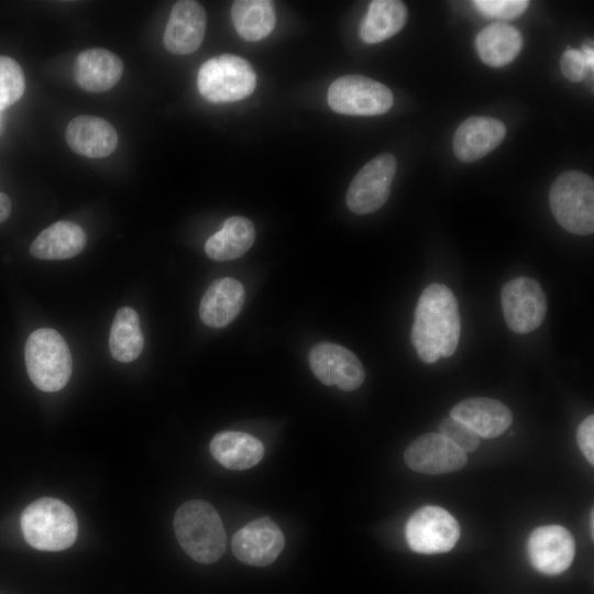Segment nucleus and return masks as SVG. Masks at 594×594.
<instances>
[{
	"instance_id": "7",
	"label": "nucleus",
	"mask_w": 594,
	"mask_h": 594,
	"mask_svg": "<svg viewBox=\"0 0 594 594\" xmlns=\"http://www.w3.org/2000/svg\"><path fill=\"white\" fill-rule=\"evenodd\" d=\"M327 98L334 112L349 116L383 114L394 102L389 88L361 75L337 78L330 85Z\"/></svg>"
},
{
	"instance_id": "18",
	"label": "nucleus",
	"mask_w": 594,
	"mask_h": 594,
	"mask_svg": "<svg viewBox=\"0 0 594 594\" xmlns=\"http://www.w3.org/2000/svg\"><path fill=\"white\" fill-rule=\"evenodd\" d=\"M66 142L77 154L101 158L110 155L118 145V134L107 120L94 116H78L66 128Z\"/></svg>"
},
{
	"instance_id": "34",
	"label": "nucleus",
	"mask_w": 594,
	"mask_h": 594,
	"mask_svg": "<svg viewBox=\"0 0 594 594\" xmlns=\"http://www.w3.org/2000/svg\"><path fill=\"white\" fill-rule=\"evenodd\" d=\"M581 51H582V53H583V55L585 57L588 69L591 72H593V69H594V50H593V47L590 46V45H584Z\"/></svg>"
},
{
	"instance_id": "24",
	"label": "nucleus",
	"mask_w": 594,
	"mask_h": 594,
	"mask_svg": "<svg viewBox=\"0 0 594 594\" xmlns=\"http://www.w3.org/2000/svg\"><path fill=\"white\" fill-rule=\"evenodd\" d=\"M255 240L253 223L240 216L228 218L222 228L205 244L206 254L215 261H231L242 256Z\"/></svg>"
},
{
	"instance_id": "23",
	"label": "nucleus",
	"mask_w": 594,
	"mask_h": 594,
	"mask_svg": "<svg viewBox=\"0 0 594 594\" xmlns=\"http://www.w3.org/2000/svg\"><path fill=\"white\" fill-rule=\"evenodd\" d=\"M521 45L520 32L515 26L503 22L484 28L475 40L481 59L493 67L505 66L514 61L519 54Z\"/></svg>"
},
{
	"instance_id": "21",
	"label": "nucleus",
	"mask_w": 594,
	"mask_h": 594,
	"mask_svg": "<svg viewBox=\"0 0 594 594\" xmlns=\"http://www.w3.org/2000/svg\"><path fill=\"white\" fill-rule=\"evenodd\" d=\"M212 457L224 468L235 471L256 465L264 455V446L255 437L241 431H221L210 442Z\"/></svg>"
},
{
	"instance_id": "32",
	"label": "nucleus",
	"mask_w": 594,
	"mask_h": 594,
	"mask_svg": "<svg viewBox=\"0 0 594 594\" xmlns=\"http://www.w3.org/2000/svg\"><path fill=\"white\" fill-rule=\"evenodd\" d=\"M576 441L586 460L594 464V416H587L576 431Z\"/></svg>"
},
{
	"instance_id": "11",
	"label": "nucleus",
	"mask_w": 594,
	"mask_h": 594,
	"mask_svg": "<svg viewBox=\"0 0 594 594\" xmlns=\"http://www.w3.org/2000/svg\"><path fill=\"white\" fill-rule=\"evenodd\" d=\"M308 361L314 375L324 385H336L351 392L364 382L365 372L361 361L342 345L320 342L310 350Z\"/></svg>"
},
{
	"instance_id": "12",
	"label": "nucleus",
	"mask_w": 594,
	"mask_h": 594,
	"mask_svg": "<svg viewBox=\"0 0 594 594\" xmlns=\"http://www.w3.org/2000/svg\"><path fill=\"white\" fill-rule=\"evenodd\" d=\"M285 546V538L275 521L261 517L250 521L232 538V551L238 560L253 566L273 563Z\"/></svg>"
},
{
	"instance_id": "10",
	"label": "nucleus",
	"mask_w": 594,
	"mask_h": 594,
	"mask_svg": "<svg viewBox=\"0 0 594 594\" xmlns=\"http://www.w3.org/2000/svg\"><path fill=\"white\" fill-rule=\"evenodd\" d=\"M396 173V160L389 153L367 162L353 177L346 196L348 208L356 215L378 210L388 199Z\"/></svg>"
},
{
	"instance_id": "31",
	"label": "nucleus",
	"mask_w": 594,
	"mask_h": 594,
	"mask_svg": "<svg viewBox=\"0 0 594 594\" xmlns=\"http://www.w3.org/2000/svg\"><path fill=\"white\" fill-rule=\"evenodd\" d=\"M563 75L571 81H580L585 78L588 66L582 51L568 48L560 61Z\"/></svg>"
},
{
	"instance_id": "6",
	"label": "nucleus",
	"mask_w": 594,
	"mask_h": 594,
	"mask_svg": "<svg viewBox=\"0 0 594 594\" xmlns=\"http://www.w3.org/2000/svg\"><path fill=\"white\" fill-rule=\"evenodd\" d=\"M200 95L210 102L226 103L242 100L255 89L256 75L244 58L223 54L205 62L197 76Z\"/></svg>"
},
{
	"instance_id": "15",
	"label": "nucleus",
	"mask_w": 594,
	"mask_h": 594,
	"mask_svg": "<svg viewBox=\"0 0 594 594\" xmlns=\"http://www.w3.org/2000/svg\"><path fill=\"white\" fill-rule=\"evenodd\" d=\"M206 25V11L199 2L177 1L170 11L164 31L165 48L176 55H187L195 52L202 43Z\"/></svg>"
},
{
	"instance_id": "17",
	"label": "nucleus",
	"mask_w": 594,
	"mask_h": 594,
	"mask_svg": "<svg viewBox=\"0 0 594 594\" xmlns=\"http://www.w3.org/2000/svg\"><path fill=\"white\" fill-rule=\"evenodd\" d=\"M450 417L464 424L479 437L486 439L501 436L513 421L507 406L486 397H472L458 403L450 410Z\"/></svg>"
},
{
	"instance_id": "8",
	"label": "nucleus",
	"mask_w": 594,
	"mask_h": 594,
	"mask_svg": "<svg viewBox=\"0 0 594 594\" xmlns=\"http://www.w3.org/2000/svg\"><path fill=\"white\" fill-rule=\"evenodd\" d=\"M406 540L418 553H443L451 550L460 537L457 519L439 506H424L408 519Z\"/></svg>"
},
{
	"instance_id": "1",
	"label": "nucleus",
	"mask_w": 594,
	"mask_h": 594,
	"mask_svg": "<svg viewBox=\"0 0 594 594\" xmlns=\"http://www.w3.org/2000/svg\"><path fill=\"white\" fill-rule=\"evenodd\" d=\"M460 330L454 294L443 284L428 285L418 299L410 334L420 360L435 363L451 356L459 344Z\"/></svg>"
},
{
	"instance_id": "3",
	"label": "nucleus",
	"mask_w": 594,
	"mask_h": 594,
	"mask_svg": "<svg viewBox=\"0 0 594 594\" xmlns=\"http://www.w3.org/2000/svg\"><path fill=\"white\" fill-rule=\"evenodd\" d=\"M26 542L43 551H61L76 540L78 524L73 509L64 502L43 497L30 504L21 516Z\"/></svg>"
},
{
	"instance_id": "22",
	"label": "nucleus",
	"mask_w": 594,
	"mask_h": 594,
	"mask_svg": "<svg viewBox=\"0 0 594 594\" xmlns=\"http://www.w3.org/2000/svg\"><path fill=\"white\" fill-rule=\"evenodd\" d=\"M86 241V233L78 224L58 221L44 229L35 238L30 253L41 260L70 258L84 250Z\"/></svg>"
},
{
	"instance_id": "19",
	"label": "nucleus",
	"mask_w": 594,
	"mask_h": 594,
	"mask_svg": "<svg viewBox=\"0 0 594 594\" xmlns=\"http://www.w3.org/2000/svg\"><path fill=\"white\" fill-rule=\"evenodd\" d=\"M243 285L232 277L218 278L205 292L199 306L202 322L212 328L228 326L242 309Z\"/></svg>"
},
{
	"instance_id": "29",
	"label": "nucleus",
	"mask_w": 594,
	"mask_h": 594,
	"mask_svg": "<svg viewBox=\"0 0 594 594\" xmlns=\"http://www.w3.org/2000/svg\"><path fill=\"white\" fill-rule=\"evenodd\" d=\"M439 433L465 453L474 451L480 444V437L452 417L444 418L440 422Z\"/></svg>"
},
{
	"instance_id": "30",
	"label": "nucleus",
	"mask_w": 594,
	"mask_h": 594,
	"mask_svg": "<svg viewBox=\"0 0 594 594\" xmlns=\"http://www.w3.org/2000/svg\"><path fill=\"white\" fill-rule=\"evenodd\" d=\"M473 6L483 14L497 19H513L528 7L526 0H475Z\"/></svg>"
},
{
	"instance_id": "35",
	"label": "nucleus",
	"mask_w": 594,
	"mask_h": 594,
	"mask_svg": "<svg viewBox=\"0 0 594 594\" xmlns=\"http://www.w3.org/2000/svg\"><path fill=\"white\" fill-rule=\"evenodd\" d=\"M593 514H594V512L591 510L590 521H591V537H592V539H593V535H594V527H593L594 517H593Z\"/></svg>"
},
{
	"instance_id": "28",
	"label": "nucleus",
	"mask_w": 594,
	"mask_h": 594,
	"mask_svg": "<svg viewBox=\"0 0 594 594\" xmlns=\"http://www.w3.org/2000/svg\"><path fill=\"white\" fill-rule=\"evenodd\" d=\"M25 89V78L19 63L0 56V111L15 103Z\"/></svg>"
},
{
	"instance_id": "33",
	"label": "nucleus",
	"mask_w": 594,
	"mask_h": 594,
	"mask_svg": "<svg viewBox=\"0 0 594 594\" xmlns=\"http://www.w3.org/2000/svg\"><path fill=\"white\" fill-rule=\"evenodd\" d=\"M11 201L8 195L0 193V222H3L11 212Z\"/></svg>"
},
{
	"instance_id": "9",
	"label": "nucleus",
	"mask_w": 594,
	"mask_h": 594,
	"mask_svg": "<svg viewBox=\"0 0 594 594\" xmlns=\"http://www.w3.org/2000/svg\"><path fill=\"white\" fill-rule=\"evenodd\" d=\"M502 309L508 328L525 334L536 330L547 312V298L540 284L530 277L507 282L501 293Z\"/></svg>"
},
{
	"instance_id": "14",
	"label": "nucleus",
	"mask_w": 594,
	"mask_h": 594,
	"mask_svg": "<svg viewBox=\"0 0 594 594\" xmlns=\"http://www.w3.org/2000/svg\"><path fill=\"white\" fill-rule=\"evenodd\" d=\"M404 459L411 470L432 475L460 470L468 461L465 452L435 432L416 438L407 447Z\"/></svg>"
},
{
	"instance_id": "16",
	"label": "nucleus",
	"mask_w": 594,
	"mask_h": 594,
	"mask_svg": "<svg viewBox=\"0 0 594 594\" xmlns=\"http://www.w3.org/2000/svg\"><path fill=\"white\" fill-rule=\"evenodd\" d=\"M505 134L506 128L499 120L471 117L464 120L454 133V155L465 163L477 161L495 150Z\"/></svg>"
},
{
	"instance_id": "5",
	"label": "nucleus",
	"mask_w": 594,
	"mask_h": 594,
	"mask_svg": "<svg viewBox=\"0 0 594 594\" xmlns=\"http://www.w3.org/2000/svg\"><path fill=\"white\" fill-rule=\"evenodd\" d=\"M549 202L552 215L566 231L587 235L594 231V182L588 175L568 170L551 185Z\"/></svg>"
},
{
	"instance_id": "26",
	"label": "nucleus",
	"mask_w": 594,
	"mask_h": 594,
	"mask_svg": "<svg viewBox=\"0 0 594 594\" xmlns=\"http://www.w3.org/2000/svg\"><path fill=\"white\" fill-rule=\"evenodd\" d=\"M231 19L243 40L260 41L268 36L276 24L275 7L270 0H238L232 3Z\"/></svg>"
},
{
	"instance_id": "27",
	"label": "nucleus",
	"mask_w": 594,
	"mask_h": 594,
	"mask_svg": "<svg viewBox=\"0 0 594 594\" xmlns=\"http://www.w3.org/2000/svg\"><path fill=\"white\" fill-rule=\"evenodd\" d=\"M144 338L139 316L131 307L120 308L113 319L109 348L112 356L120 362H131L142 352Z\"/></svg>"
},
{
	"instance_id": "20",
	"label": "nucleus",
	"mask_w": 594,
	"mask_h": 594,
	"mask_svg": "<svg viewBox=\"0 0 594 594\" xmlns=\"http://www.w3.org/2000/svg\"><path fill=\"white\" fill-rule=\"evenodd\" d=\"M122 74L121 58L106 48H88L76 58L75 79L86 91H107L118 84Z\"/></svg>"
},
{
	"instance_id": "2",
	"label": "nucleus",
	"mask_w": 594,
	"mask_h": 594,
	"mask_svg": "<svg viewBox=\"0 0 594 594\" xmlns=\"http://www.w3.org/2000/svg\"><path fill=\"white\" fill-rule=\"evenodd\" d=\"M173 525L178 543L196 562L213 563L223 556L226 530L218 512L208 502L184 503L176 510Z\"/></svg>"
},
{
	"instance_id": "4",
	"label": "nucleus",
	"mask_w": 594,
	"mask_h": 594,
	"mask_svg": "<svg viewBox=\"0 0 594 594\" xmlns=\"http://www.w3.org/2000/svg\"><path fill=\"white\" fill-rule=\"evenodd\" d=\"M25 364L33 384L43 392H57L69 381L73 362L68 345L54 329L33 331L25 343Z\"/></svg>"
},
{
	"instance_id": "13",
	"label": "nucleus",
	"mask_w": 594,
	"mask_h": 594,
	"mask_svg": "<svg viewBox=\"0 0 594 594\" xmlns=\"http://www.w3.org/2000/svg\"><path fill=\"white\" fill-rule=\"evenodd\" d=\"M574 550L571 532L559 525L536 528L527 542L531 564L536 570L548 575L564 572L573 561Z\"/></svg>"
},
{
	"instance_id": "25",
	"label": "nucleus",
	"mask_w": 594,
	"mask_h": 594,
	"mask_svg": "<svg viewBox=\"0 0 594 594\" xmlns=\"http://www.w3.org/2000/svg\"><path fill=\"white\" fill-rule=\"evenodd\" d=\"M407 20V9L402 1L374 0L360 24L363 42L375 44L397 34Z\"/></svg>"
}]
</instances>
